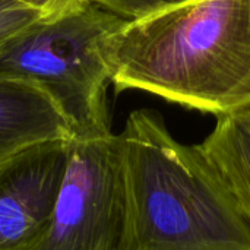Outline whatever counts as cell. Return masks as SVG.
I'll return each instance as SVG.
<instances>
[{"mask_svg":"<svg viewBox=\"0 0 250 250\" xmlns=\"http://www.w3.org/2000/svg\"><path fill=\"white\" fill-rule=\"evenodd\" d=\"M111 83L218 116L250 104V0H190L129 21Z\"/></svg>","mask_w":250,"mask_h":250,"instance_id":"cell-1","label":"cell"},{"mask_svg":"<svg viewBox=\"0 0 250 250\" xmlns=\"http://www.w3.org/2000/svg\"><path fill=\"white\" fill-rule=\"evenodd\" d=\"M127 195V250H250V226L199 145L173 138L152 110L119 133Z\"/></svg>","mask_w":250,"mask_h":250,"instance_id":"cell-2","label":"cell"},{"mask_svg":"<svg viewBox=\"0 0 250 250\" xmlns=\"http://www.w3.org/2000/svg\"><path fill=\"white\" fill-rule=\"evenodd\" d=\"M127 22L94 1L76 13L38 22L0 54V76L42 88L67 120L72 138L110 135L107 88Z\"/></svg>","mask_w":250,"mask_h":250,"instance_id":"cell-3","label":"cell"},{"mask_svg":"<svg viewBox=\"0 0 250 250\" xmlns=\"http://www.w3.org/2000/svg\"><path fill=\"white\" fill-rule=\"evenodd\" d=\"M18 250H127V195L119 135L69 141L54 209Z\"/></svg>","mask_w":250,"mask_h":250,"instance_id":"cell-4","label":"cell"},{"mask_svg":"<svg viewBox=\"0 0 250 250\" xmlns=\"http://www.w3.org/2000/svg\"><path fill=\"white\" fill-rule=\"evenodd\" d=\"M70 139L31 145L0 163V250L25 246L50 218Z\"/></svg>","mask_w":250,"mask_h":250,"instance_id":"cell-5","label":"cell"},{"mask_svg":"<svg viewBox=\"0 0 250 250\" xmlns=\"http://www.w3.org/2000/svg\"><path fill=\"white\" fill-rule=\"evenodd\" d=\"M54 139H72V130L50 95L35 83L0 76V163Z\"/></svg>","mask_w":250,"mask_h":250,"instance_id":"cell-6","label":"cell"},{"mask_svg":"<svg viewBox=\"0 0 250 250\" xmlns=\"http://www.w3.org/2000/svg\"><path fill=\"white\" fill-rule=\"evenodd\" d=\"M199 146L220 171L250 226V130L234 116H218Z\"/></svg>","mask_w":250,"mask_h":250,"instance_id":"cell-7","label":"cell"},{"mask_svg":"<svg viewBox=\"0 0 250 250\" xmlns=\"http://www.w3.org/2000/svg\"><path fill=\"white\" fill-rule=\"evenodd\" d=\"M38 22L40 15L28 6L18 0H0V54Z\"/></svg>","mask_w":250,"mask_h":250,"instance_id":"cell-8","label":"cell"},{"mask_svg":"<svg viewBox=\"0 0 250 250\" xmlns=\"http://www.w3.org/2000/svg\"><path fill=\"white\" fill-rule=\"evenodd\" d=\"M101 7L127 19H142L190 0H91Z\"/></svg>","mask_w":250,"mask_h":250,"instance_id":"cell-9","label":"cell"},{"mask_svg":"<svg viewBox=\"0 0 250 250\" xmlns=\"http://www.w3.org/2000/svg\"><path fill=\"white\" fill-rule=\"evenodd\" d=\"M19 3L35 10L41 22H51L83 9L91 0H18Z\"/></svg>","mask_w":250,"mask_h":250,"instance_id":"cell-10","label":"cell"},{"mask_svg":"<svg viewBox=\"0 0 250 250\" xmlns=\"http://www.w3.org/2000/svg\"><path fill=\"white\" fill-rule=\"evenodd\" d=\"M248 129L250 130V104L249 105H246L245 108H242V110H239L237 113H233Z\"/></svg>","mask_w":250,"mask_h":250,"instance_id":"cell-11","label":"cell"}]
</instances>
